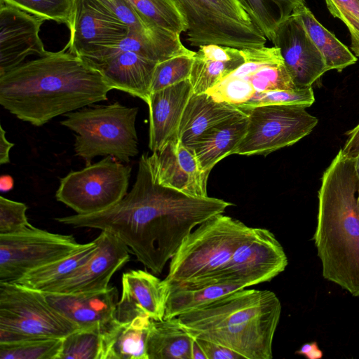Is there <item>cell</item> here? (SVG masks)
Instances as JSON below:
<instances>
[{
	"mask_svg": "<svg viewBox=\"0 0 359 359\" xmlns=\"http://www.w3.org/2000/svg\"><path fill=\"white\" fill-rule=\"evenodd\" d=\"M232 203L213 197H193L160 184L148 154L140 158L131 190L102 212L62 217V224L108 231L122 241L147 269L161 273L189 233Z\"/></svg>",
	"mask_w": 359,
	"mask_h": 359,
	"instance_id": "cell-1",
	"label": "cell"
},
{
	"mask_svg": "<svg viewBox=\"0 0 359 359\" xmlns=\"http://www.w3.org/2000/svg\"><path fill=\"white\" fill-rule=\"evenodd\" d=\"M111 90L97 69L65 47L0 76L1 105L35 126L105 101Z\"/></svg>",
	"mask_w": 359,
	"mask_h": 359,
	"instance_id": "cell-2",
	"label": "cell"
},
{
	"mask_svg": "<svg viewBox=\"0 0 359 359\" xmlns=\"http://www.w3.org/2000/svg\"><path fill=\"white\" fill-rule=\"evenodd\" d=\"M359 179L339 150L321 179L313 235L324 278L359 297Z\"/></svg>",
	"mask_w": 359,
	"mask_h": 359,
	"instance_id": "cell-3",
	"label": "cell"
},
{
	"mask_svg": "<svg viewBox=\"0 0 359 359\" xmlns=\"http://www.w3.org/2000/svg\"><path fill=\"white\" fill-rule=\"evenodd\" d=\"M280 314L273 292L244 288L177 318L194 338L224 346L245 359H271Z\"/></svg>",
	"mask_w": 359,
	"mask_h": 359,
	"instance_id": "cell-4",
	"label": "cell"
},
{
	"mask_svg": "<svg viewBox=\"0 0 359 359\" xmlns=\"http://www.w3.org/2000/svg\"><path fill=\"white\" fill-rule=\"evenodd\" d=\"M251 227L239 219L215 215L196 226L170 259L163 279L168 290L222 283L231 257Z\"/></svg>",
	"mask_w": 359,
	"mask_h": 359,
	"instance_id": "cell-5",
	"label": "cell"
},
{
	"mask_svg": "<svg viewBox=\"0 0 359 359\" xmlns=\"http://www.w3.org/2000/svg\"><path fill=\"white\" fill-rule=\"evenodd\" d=\"M137 113V107L116 102L67 113L60 123L76 133L74 151L85 160L86 165L100 156H111L128 163L139 152L135 128Z\"/></svg>",
	"mask_w": 359,
	"mask_h": 359,
	"instance_id": "cell-6",
	"label": "cell"
},
{
	"mask_svg": "<svg viewBox=\"0 0 359 359\" xmlns=\"http://www.w3.org/2000/svg\"><path fill=\"white\" fill-rule=\"evenodd\" d=\"M79 328L50 306L43 292L0 282V343L64 338Z\"/></svg>",
	"mask_w": 359,
	"mask_h": 359,
	"instance_id": "cell-7",
	"label": "cell"
},
{
	"mask_svg": "<svg viewBox=\"0 0 359 359\" xmlns=\"http://www.w3.org/2000/svg\"><path fill=\"white\" fill-rule=\"evenodd\" d=\"M131 167L107 156L60 179L57 201L79 215L106 210L128 193Z\"/></svg>",
	"mask_w": 359,
	"mask_h": 359,
	"instance_id": "cell-8",
	"label": "cell"
},
{
	"mask_svg": "<svg viewBox=\"0 0 359 359\" xmlns=\"http://www.w3.org/2000/svg\"><path fill=\"white\" fill-rule=\"evenodd\" d=\"M247 114V131L233 154L267 155L291 146L311 133L318 120L304 107L262 105L240 107Z\"/></svg>",
	"mask_w": 359,
	"mask_h": 359,
	"instance_id": "cell-9",
	"label": "cell"
},
{
	"mask_svg": "<svg viewBox=\"0 0 359 359\" xmlns=\"http://www.w3.org/2000/svg\"><path fill=\"white\" fill-rule=\"evenodd\" d=\"M81 245L72 235L34 226L0 235V282H15L34 269L69 255Z\"/></svg>",
	"mask_w": 359,
	"mask_h": 359,
	"instance_id": "cell-10",
	"label": "cell"
},
{
	"mask_svg": "<svg viewBox=\"0 0 359 359\" xmlns=\"http://www.w3.org/2000/svg\"><path fill=\"white\" fill-rule=\"evenodd\" d=\"M65 48L83 58H93L116 47L128 34V27L98 0H73Z\"/></svg>",
	"mask_w": 359,
	"mask_h": 359,
	"instance_id": "cell-11",
	"label": "cell"
},
{
	"mask_svg": "<svg viewBox=\"0 0 359 359\" xmlns=\"http://www.w3.org/2000/svg\"><path fill=\"white\" fill-rule=\"evenodd\" d=\"M288 261L275 235L264 228L251 227L233 252L222 283L236 282L248 287L269 282L285 271Z\"/></svg>",
	"mask_w": 359,
	"mask_h": 359,
	"instance_id": "cell-12",
	"label": "cell"
},
{
	"mask_svg": "<svg viewBox=\"0 0 359 359\" xmlns=\"http://www.w3.org/2000/svg\"><path fill=\"white\" fill-rule=\"evenodd\" d=\"M271 41L280 50L296 88L311 87L327 72L321 52L297 13L279 25Z\"/></svg>",
	"mask_w": 359,
	"mask_h": 359,
	"instance_id": "cell-13",
	"label": "cell"
},
{
	"mask_svg": "<svg viewBox=\"0 0 359 359\" xmlns=\"http://www.w3.org/2000/svg\"><path fill=\"white\" fill-rule=\"evenodd\" d=\"M95 254L48 292L80 293L109 287L112 276L130 259L129 248L112 233L102 231Z\"/></svg>",
	"mask_w": 359,
	"mask_h": 359,
	"instance_id": "cell-14",
	"label": "cell"
},
{
	"mask_svg": "<svg viewBox=\"0 0 359 359\" xmlns=\"http://www.w3.org/2000/svg\"><path fill=\"white\" fill-rule=\"evenodd\" d=\"M45 20L0 1V76L30 55L44 56L39 32Z\"/></svg>",
	"mask_w": 359,
	"mask_h": 359,
	"instance_id": "cell-15",
	"label": "cell"
},
{
	"mask_svg": "<svg viewBox=\"0 0 359 359\" xmlns=\"http://www.w3.org/2000/svg\"><path fill=\"white\" fill-rule=\"evenodd\" d=\"M155 180L193 197H206L209 173L203 171L194 151L178 137L149 156Z\"/></svg>",
	"mask_w": 359,
	"mask_h": 359,
	"instance_id": "cell-16",
	"label": "cell"
},
{
	"mask_svg": "<svg viewBox=\"0 0 359 359\" xmlns=\"http://www.w3.org/2000/svg\"><path fill=\"white\" fill-rule=\"evenodd\" d=\"M83 59L102 75L112 89L148 102L156 62L117 48H110L97 57Z\"/></svg>",
	"mask_w": 359,
	"mask_h": 359,
	"instance_id": "cell-17",
	"label": "cell"
},
{
	"mask_svg": "<svg viewBox=\"0 0 359 359\" xmlns=\"http://www.w3.org/2000/svg\"><path fill=\"white\" fill-rule=\"evenodd\" d=\"M121 287L115 311L118 321L126 323L137 316L164 318L169 290L163 280L147 270H130L123 274Z\"/></svg>",
	"mask_w": 359,
	"mask_h": 359,
	"instance_id": "cell-18",
	"label": "cell"
},
{
	"mask_svg": "<svg viewBox=\"0 0 359 359\" xmlns=\"http://www.w3.org/2000/svg\"><path fill=\"white\" fill-rule=\"evenodd\" d=\"M193 94L189 79L151 93L147 104L149 148L152 152L160 151L168 142L177 137L183 112Z\"/></svg>",
	"mask_w": 359,
	"mask_h": 359,
	"instance_id": "cell-19",
	"label": "cell"
},
{
	"mask_svg": "<svg viewBox=\"0 0 359 359\" xmlns=\"http://www.w3.org/2000/svg\"><path fill=\"white\" fill-rule=\"evenodd\" d=\"M48 303L80 328L105 326L115 318L118 292L115 287L80 292H43Z\"/></svg>",
	"mask_w": 359,
	"mask_h": 359,
	"instance_id": "cell-20",
	"label": "cell"
},
{
	"mask_svg": "<svg viewBox=\"0 0 359 359\" xmlns=\"http://www.w3.org/2000/svg\"><path fill=\"white\" fill-rule=\"evenodd\" d=\"M248 124V116L243 111L209 128L187 145L194 151L203 171L210 174L219 161L233 154L246 133Z\"/></svg>",
	"mask_w": 359,
	"mask_h": 359,
	"instance_id": "cell-21",
	"label": "cell"
},
{
	"mask_svg": "<svg viewBox=\"0 0 359 359\" xmlns=\"http://www.w3.org/2000/svg\"><path fill=\"white\" fill-rule=\"evenodd\" d=\"M243 62L241 49L215 44L200 46L189 76L194 93H205Z\"/></svg>",
	"mask_w": 359,
	"mask_h": 359,
	"instance_id": "cell-22",
	"label": "cell"
},
{
	"mask_svg": "<svg viewBox=\"0 0 359 359\" xmlns=\"http://www.w3.org/2000/svg\"><path fill=\"white\" fill-rule=\"evenodd\" d=\"M243 111L234 104L216 101L207 93H194L183 112L177 137L189 145L209 128Z\"/></svg>",
	"mask_w": 359,
	"mask_h": 359,
	"instance_id": "cell-23",
	"label": "cell"
},
{
	"mask_svg": "<svg viewBox=\"0 0 359 359\" xmlns=\"http://www.w3.org/2000/svg\"><path fill=\"white\" fill-rule=\"evenodd\" d=\"M151 320L147 316H137L126 323L112 320L102 332V359H148Z\"/></svg>",
	"mask_w": 359,
	"mask_h": 359,
	"instance_id": "cell-24",
	"label": "cell"
},
{
	"mask_svg": "<svg viewBox=\"0 0 359 359\" xmlns=\"http://www.w3.org/2000/svg\"><path fill=\"white\" fill-rule=\"evenodd\" d=\"M188 23L187 41L191 46L215 44L243 49L239 41L199 0H176Z\"/></svg>",
	"mask_w": 359,
	"mask_h": 359,
	"instance_id": "cell-25",
	"label": "cell"
},
{
	"mask_svg": "<svg viewBox=\"0 0 359 359\" xmlns=\"http://www.w3.org/2000/svg\"><path fill=\"white\" fill-rule=\"evenodd\" d=\"M194 341L177 317L151 320L147 341L148 359H191Z\"/></svg>",
	"mask_w": 359,
	"mask_h": 359,
	"instance_id": "cell-26",
	"label": "cell"
},
{
	"mask_svg": "<svg viewBox=\"0 0 359 359\" xmlns=\"http://www.w3.org/2000/svg\"><path fill=\"white\" fill-rule=\"evenodd\" d=\"M241 43L243 49L261 48L266 38L240 0H199Z\"/></svg>",
	"mask_w": 359,
	"mask_h": 359,
	"instance_id": "cell-27",
	"label": "cell"
},
{
	"mask_svg": "<svg viewBox=\"0 0 359 359\" xmlns=\"http://www.w3.org/2000/svg\"><path fill=\"white\" fill-rule=\"evenodd\" d=\"M97 243L94 240L82 244L69 255L34 269L15 280V283L42 292H48L57 283L84 264L96 252Z\"/></svg>",
	"mask_w": 359,
	"mask_h": 359,
	"instance_id": "cell-28",
	"label": "cell"
},
{
	"mask_svg": "<svg viewBox=\"0 0 359 359\" xmlns=\"http://www.w3.org/2000/svg\"><path fill=\"white\" fill-rule=\"evenodd\" d=\"M293 13L300 17L309 36L321 52L327 72L331 69L341 71L356 62L357 57L316 20L305 4L297 7Z\"/></svg>",
	"mask_w": 359,
	"mask_h": 359,
	"instance_id": "cell-29",
	"label": "cell"
},
{
	"mask_svg": "<svg viewBox=\"0 0 359 359\" xmlns=\"http://www.w3.org/2000/svg\"><path fill=\"white\" fill-rule=\"evenodd\" d=\"M247 287H248L242 283L228 282L169 290L163 319L178 317L201 308L234 291Z\"/></svg>",
	"mask_w": 359,
	"mask_h": 359,
	"instance_id": "cell-30",
	"label": "cell"
},
{
	"mask_svg": "<svg viewBox=\"0 0 359 359\" xmlns=\"http://www.w3.org/2000/svg\"><path fill=\"white\" fill-rule=\"evenodd\" d=\"M149 25L181 34L187 20L176 0H126Z\"/></svg>",
	"mask_w": 359,
	"mask_h": 359,
	"instance_id": "cell-31",
	"label": "cell"
},
{
	"mask_svg": "<svg viewBox=\"0 0 359 359\" xmlns=\"http://www.w3.org/2000/svg\"><path fill=\"white\" fill-rule=\"evenodd\" d=\"M253 22L266 39L271 41L276 28L290 17L304 0H240Z\"/></svg>",
	"mask_w": 359,
	"mask_h": 359,
	"instance_id": "cell-32",
	"label": "cell"
},
{
	"mask_svg": "<svg viewBox=\"0 0 359 359\" xmlns=\"http://www.w3.org/2000/svg\"><path fill=\"white\" fill-rule=\"evenodd\" d=\"M104 328H79L65 337L58 359H102Z\"/></svg>",
	"mask_w": 359,
	"mask_h": 359,
	"instance_id": "cell-33",
	"label": "cell"
},
{
	"mask_svg": "<svg viewBox=\"0 0 359 359\" xmlns=\"http://www.w3.org/2000/svg\"><path fill=\"white\" fill-rule=\"evenodd\" d=\"M63 338H36L0 343V359H58Z\"/></svg>",
	"mask_w": 359,
	"mask_h": 359,
	"instance_id": "cell-34",
	"label": "cell"
},
{
	"mask_svg": "<svg viewBox=\"0 0 359 359\" xmlns=\"http://www.w3.org/2000/svg\"><path fill=\"white\" fill-rule=\"evenodd\" d=\"M195 51H187L173 56L156 65L151 93L189 79Z\"/></svg>",
	"mask_w": 359,
	"mask_h": 359,
	"instance_id": "cell-35",
	"label": "cell"
},
{
	"mask_svg": "<svg viewBox=\"0 0 359 359\" xmlns=\"http://www.w3.org/2000/svg\"><path fill=\"white\" fill-rule=\"evenodd\" d=\"M45 20H53L69 27L73 0H0Z\"/></svg>",
	"mask_w": 359,
	"mask_h": 359,
	"instance_id": "cell-36",
	"label": "cell"
},
{
	"mask_svg": "<svg viewBox=\"0 0 359 359\" xmlns=\"http://www.w3.org/2000/svg\"><path fill=\"white\" fill-rule=\"evenodd\" d=\"M315 102L311 87L293 90H273L256 92L245 104L238 107H250L262 105H294L304 108Z\"/></svg>",
	"mask_w": 359,
	"mask_h": 359,
	"instance_id": "cell-37",
	"label": "cell"
},
{
	"mask_svg": "<svg viewBox=\"0 0 359 359\" xmlns=\"http://www.w3.org/2000/svg\"><path fill=\"white\" fill-rule=\"evenodd\" d=\"M205 93L217 102H226L238 107L248 102L256 91L247 79L229 74Z\"/></svg>",
	"mask_w": 359,
	"mask_h": 359,
	"instance_id": "cell-38",
	"label": "cell"
},
{
	"mask_svg": "<svg viewBox=\"0 0 359 359\" xmlns=\"http://www.w3.org/2000/svg\"><path fill=\"white\" fill-rule=\"evenodd\" d=\"M330 13L340 19L351 34V50L359 57V0H325Z\"/></svg>",
	"mask_w": 359,
	"mask_h": 359,
	"instance_id": "cell-39",
	"label": "cell"
},
{
	"mask_svg": "<svg viewBox=\"0 0 359 359\" xmlns=\"http://www.w3.org/2000/svg\"><path fill=\"white\" fill-rule=\"evenodd\" d=\"M27 206L0 196V235L25 231L32 225L26 215Z\"/></svg>",
	"mask_w": 359,
	"mask_h": 359,
	"instance_id": "cell-40",
	"label": "cell"
},
{
	"mask_svg": "<svg viewBox=\"0 0 359 359\" xmlns=\"http://www.w3.org/2000/svg\"><path fill=\"white\" fill-rule=\"evenodd\" d=\"M98 1L102 3L121 21L127 25L130 32L143 33L158 29V27H151L145 22L126 0Z\"/></svg>",
	"mask_w": 359,
	"mask_h": 359,
	"instance_id": "cell-41",
	"label": "cell"
},
{
	"mask_svg": "<svg viewBox=\"0 0 359 359\" xmlns=\"http://www.w3.org/2000/svg\"><path fill=\"white\" fill-rule=\"evenodd\" d=\"M194 339L205 354L206 359L243 358L241 355L224 346L201 339Z\"/></svg>",
	"mask_w": 359,
	"mask_h": 359,
	"instance_id": "cell-42",
	"label": "cell"
},
{
	"mask_svg": "<svg viewBox=\"0 0 359 359\" xmlns=\"http://www.w3.org/2000/svg\"><path fill=\"white\" fill-rule=\"evenodd\" d=\"M346 134L347 140L341 151L345 156L355 158L359 154V124Z\"/></svg>",
	"mask_w": 359,
	"mask_h": 359,
	"instance_id": "cell-43",
	"label": "cell"
},
{
	"mask_svg": "<svg viewBox=\"0 0 359 359\" xmlns=\"http://www.w3.org/2000/svg\"><path fill=\"white\" fill-rule=\"evenodd\" d=\"M6 132L0 125V164H7L10 163L9 152L14 144L10 142L6 137Z\"/></svg>",
	"mask_w": 359,
	"mask_h": 359,
	"instance_id": "cell-44",
	"label": "cell"
},
{
	"mask_svg": "<svg viewBox=\"0 0 359 359\" xmlns=\"http://www.w3.org/2000/svg\"><path fill=\"white\" fill-rule=\"evenodd\" d=\"M297 354L305 356L309 359H319L323 355L316 341L306 343L296 352Z\"/></svg>",
	"mask_w": 359,
	"mask_h": 359,
	"instance_id": "cell-45",
	"label": "cell"
},
{
	"mask_svg": "<svg viewBox=\"0 0 359 359\" xmlns=\"http://www.w3.org/2000/svg\"><path fill=\"white\" fill-rule=\"evenodd\" d=\"M13 187V179L10 175H2L0 178V189L2 192L8 191Z\"/></svg>",
	"mask_w": 359,
	"mask_h": 359,
	"instance_id": "cell-46",
	"label": "cell"
},
{
	"mask_svg": "<svg viewBox=\"0 0 359 359\" xmlns=\"http://www.w3.org/2000/svg\"><path fill=\"white\" fill-rule=\"evenodd\" d=\"M191 359H206L205 354L203 353V351L201 350L196 340L194 343L192 348Z\"/></svg>",
	"mask_w": 359,
	"mask_h": 359,
	"instance_id": "cell-47",
	"label": "cell"
},
{
	"mask_svg": "<svg viewBox=\"0 0 359 359\" xmlns=\"http://www.w3.org/2000/svg\"><path fill=\"white\" fill-rule=\"evenodd\" d=\"M355 170L359 179V154L355 158Z\"/></svg>",
	"mask_w": 359,
	"mask_h": 359,
	"instance_id": "cell-48",
	"label": "cell"
},
{
	"mask_svg": "<svg viewBox=\"0 0 359 359\" xmlns=\"http://www.w3.org/2000/svg\"><path fill=\"white\" fill-rule=\"evenodd\" d=\"M357 201H358V208H359V188H358V191Z\"/></svg>",
	"mask_w": 359,
	"mask_h": 359,
	"instance_id": "cell-49",
	"label": "cell"
}]
</instances>
